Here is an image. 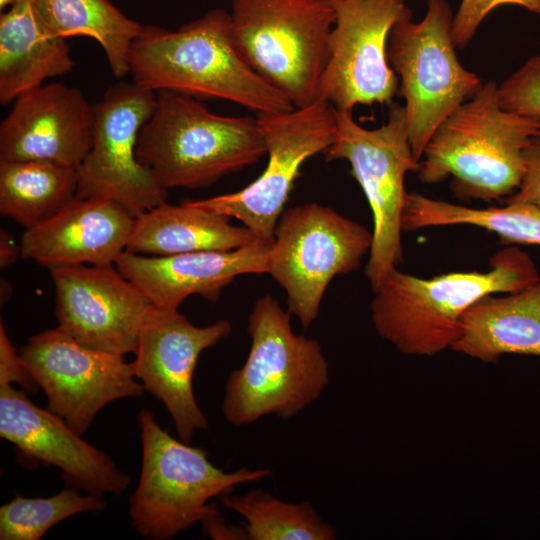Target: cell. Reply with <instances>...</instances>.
I'll return each mask as SVG.
<instances>
[{
    "instance_id": "19",
    "label": "cell",
    "mask_w": 540,
    "mask_h": 540,
    "mask_svg": "<svg viewBox=\"0 0 540 540\" xmlns=\"http://www.w3.org/2000/svg\"><path fill=\"white\" fill-rule=\"evenodd\" d=\"M270 244L258 240L230 251H197L169 256L124 251L115 266L154 307L178 310L192 295L216 302L239 275L267 273Z\"/></svg>"
},
{
    "instance_id": "31",
    "label": "cell",
    "mask_w": 540,
    "mask_h": 540,
    "mask_svg": "<svg viewBox=\"0 0 540 540\" xmlns=\"http://www.w3.org/2000/svg\"><path fill=\"white\" fill-rule=\"evenodd\" d=\"M506 202L528 203L540 208V135L525 149L521 183Z\"/></svg>"
},
{
    "instance_id": "16",
    "label": "cell",
    "mask_w": 540,
    "mask_h": 540,
    "mask_svg": "<svg viewBox=\"0 0 540 540\" xmlns=\"http://www.w3.org/2000/svg\"><path fill=\"white\" fill-rule=\"evenodd\" d=\"M232 331L228 319L196 326L178 310L153 307L141 330L135 360V377L168 410L179 439L190 443L208 421L193 391V375L200 354Z\"/></svg>"
},
{
    "instance_id": "32",
    "label": "cell",
    "mask_w": 540,
    "mask_h": 540,
    "mask_svg": "<svg viewBox=\"0 0 540 540\" xmlns=\"http://www.w3.org/2000/svg\"><path fill=\"white\" fill-rule=\"evenodd\" d=\"M17 382L27 390L36 383L28 372L23 359L10 342L3 323L0 324V385Z\"/></svg>"
},
{
    "instance_id": "9",
    "label": "cell",
    "mask_w": 540,
    "mask_h": 540,
    "mask_svg": "<svg viewBox=\"0 0 540 540\" xmlns=\"http://www.w3.org/2000/svg\"><path fill=\"white\" fill-rule=\"evenodd\" d=\"M387 122L375 129L359 125L352 112L334 109L336 133L323 153L327 161L346 160L351 175L362 188L373 217V239L365 276L375 292L387 275L403 262L402 215L408 172H417L409 141L404 106L388 104Z\"/></svg>"
},
{
    "instance_id": "2",
    "label": "cell",
    "mask_w": 540,
    "mask_h": 540,
    "mask_svg": "<svg viewBox=\"0 0 540 540\" xmlns=\"http://www.w3.org/2000/svg\"><path fill=\"white\" fill-rule=\"evenodd\" d=\"M540 279L530 255L506 245L485 272H451L421 278L393 269L374 292L371 320L400 353L432 356L452 348L466 311L490 294L519 291Z\"/></svg>"
},
{
    "instance_id": "29",
    "label": "cell",
    "mask_w": 540,
    "mask_h": 540,
    "mask_svg": "<svg viewBox=\"0 0 540 540\" xmlns=\"http://www.w3.org/2000/svg\"><path fill=\"white\" fill-rule=\"evenodd\" d=\"M501 107L540 120V54L528 58L498 85Z\"/></svg>"
},
{
    "instance_id": "36",
    "label": "cell",
    "mask_w": 540,
    "mask_h": 540,
    "mask_svg": "<svg viewBox=\"0 0 540 540\" xmlns=\"http://www.w3.org/2000/svg\"><path fill=\"white\" fill-rule=\"evenodd\" d=\"M21 1L24 0H0V9L3 11V9L7 8L8 6L11 7Z\"/></svg>"
},
{
    "instance_id": "34",
    "label": "cell",
    "mask_w": 540,
    "mask_h": 540,
    "mask_svg": "<svg viewBox=\"0 0 540 540\" xmlns=\"http://www.w3.org/2000/svg\"><path fill=\"white\" fill-rule=\"evenodd\" d=\"M21 256L20 244L17 245L7 230H0V268L3 270L12 265Z\"/></svg>"
},
{
    "instance_id": "1",
    "label": "cell",
    "mask_w": 540,
    "mask_h": 540,
    "mask_svg": "<svg viewBox=\"0 0 540 540\" xmlns=\"http://www.w3.org/2000/svg\"><path fill=\"white\" fill-rule=\"evenodd\" d=\"M129 73L156 93L223 99L256 114L295 108L243 60L232 39L231 15L220 8L175 31L143 25L130 49Z\"/></svg>"
},
{
    "instance_id": "30",
    "label": "cell",
    "mask_w": 540,
    "mask_h": 540,
    "mask_svg": "<svg viewBox=\"0 0 540 540\" xmlns=\"http://www.w3.org/2000/svg\"><path fill=\"white\" fill-rule=\"evenodd\" d=\"M515 5L540 15V0H462L453 18L452 35L457 48L469 45L484 18L495 8Z\"/></svg>"
},
{
    "instance_id": "5",
    "label": "cell",
    "mask_w": 540,
    "mask_h": 540,
    "mask_svg": "<svg viewBox=\"0 0 540 540\" xmlns=\"http://www.w3.org/2000/svg\"><path fill=\"white\" fill-rule=\"evenodd\" d=\"M290 315L269 294L254 303L247 359L226 382L222 414L229 424L248 425L268 415L290 419L327 387L329 366L320 343L296 334Z\"/></svg>"
},
{
    "instance_id": "4",
    "label": "cell",
    "mask_w": 540,
    "mask_h": 540,
    "mask_svg": "<svg viewBox=\"0 0 540 540\" xmlns=\"http://www.w3.org/2000/svg\"><path fill=\"white\" fill-rule=\"evenodd\" d=\"M265 154L257 117L218 115L199 99L171 91L157 92L136 147L138 161L167 190L207 187Z\"/></svg>"
},
{
    "instance_id": "13",
    "label": "cell",
    "mask_w": 540,
    "mask_h": 540,
    "mask_svg": "<svg viewBox=\"0 0 540 540\" xmlns=\"http://www.w3.org/2000/svg\"><path fill=\"white\" fill-rule=\"evenodd\" d=\"M335 22L317 100L338 111L390 104L399 80L387 58L391 29L410 9L404 0H330Z\"/></svg>"
},
{
    "instance_id": "35",
    "label": "cell",
    "mask_w": 540,
    "mask_h": 540,
    "mask_svg": "<svg viewBox=\"0 0 540 540\" xmlns=\"http://www.w3.org/2000/svg\"><path fill=\"white\" fill-rule=\"evenodd\" d=\"M12 294L11 283L6 279H1V303H4Z\"/></svg>"
},
{
    "instance_id": "21",
    "label": "cell",
    "mask_w": 540,
    "mask_h": 540,
    "mask_svg": "<svg viewBox=\"0 0 540 540\" xmlns=\"http://www.w3.org/2000/svg\"><path fill=\"white\" fill-rule=\"evenodd\" d=\"M74 65L66 39L41 20L33 0H24L0 16V103L7 105Z\"/></svg>"
},
{
    "instance_id": "18",
    "label": "cell",
    "mask_w": 540,
    "mask_h": 540,
    "mask_svg": "<svg viewBox=\"0 0 540 540\" xmlns=\"http://www.w3.org/2000/svg\"><path fill=\"white\" fill-rule=\"evenodd\" d=\"M93 106L81 90L43 84L19 96L0 125V161L77 168L92 145Z\"/></svg>"
},
{
    "instance_id": "10",
    "label": "cell",
    "mask_w": 540,
    "mask_h": 540,
    "mask_svg": "<svg viewBox=\"0 0 540 540\" xmlns=\"http://www.w3.org/2000/svg\"><path fill=\"white\" fill-rule=\"evenodd\" d=\"M372 239V231L360 223L316 202L283 211L269 247L267 273L285 291L288 312L304 329L318 317L332 279L358 270Z\"/></svg>"
},
{
    "instance_id": "3",
    "label": "cell",
    "mask_w": 540,
    "mask_h": 540,
    "mask_svg": "<svg viewBox=\"0 0 540 540\" xmlns=\"http://www.w3.org/2000/svg\"><path fill=\"white\" fill-rule=\"evenodd\" d=\"M540 135V120L503 109L498 85L483 83L478 91L434 131L418 171L424 184L448 177L460 199L483 201L510 196L524 172V151Z\"/></svg>"
},
{
    "instance_id": "24",
    "label": "cell",
    "mask_w": 540,
    "mask_h": 540,
    "mask_svg": "<svg viewBox=\"0 0 540 540\" xmlns=\"http://www.w3.org/2000/svg\"><path fill=\"white\" fill-rule=\"evenodd\" d=\"M45 26L56 36L89 37L102 47L116 77L129 73V54L143 25L108 0H33Z\"/></svg>"
},
{
    "instance_id": "25",
    "label": "cell",
    "mask_w": 540,
    "mask_h": 540,
    "mask_svg": "<svg viewBox=\"0 0 540 540\" xmlns=\"http://www.w3.org/2000/svg\"><path fill=\"white\" fill-rule=\"evenodd\" d=\"M74 167L44 161H0V213L26 229L56 215L77 196Z\"/></svg>"
},
{
    "instance_id": "22",
    "label": "cell",
    "mask_w": 540,
    "mask_h": 540,
    "mask_svg": "<svg viewBox=\"0 0 540 540\" xmlns=\"http://www.w3.org/2000/svg\"><path fill=\"white\" fill-rule=\"evenodd\" d=\"M451 349L487 363L505 354L540 356V279L478 300L463 316Z\"/></svg>"
},
{
    "instance_id": "20",
    "label": "cell",
    "mask_w": 540,
    "mask_h": 540,
    "mask_svg": "<svg viewBox=\"0 0 540 540\" xmlns=\"http://www.w3.org/2000/svg\"><path fill=\"white\" fill-rule=\"evenodd\" d=\"M134 217L116 201L76 196L52 218L25 230L21 257L49 270L115 264L126 250Z\"/></svg>"
},
{
    "instance_id": "26",
    "label": "cell",
    "mask_w": 540,
    "mask_h": 540,
    "mask_svg": "<svg viewBox=\"0 0 540 540\" xmlns=\"http://www.w3.org/2000/svg\"><path fill=\"white\" fill-rule=\"evenodd\" d=\"M471 225L495 233L505 245L540 246V208L519 202L505 206L472 208L418 193H408L402 230Z\"/></svg>"
},
{
    "instance_id": "12",
    "label": "cell",
    "mask_w": 540,
    "mask_h": 540,
    "mask_svg": "<svg viewBox=\"0 0 540 540\" xmlns=\"http://www.w3.org/2000/svg\"><path fill=\"white\" fill-rule=\"evenodd\" d=\"M156 102V92L119 82L93 106L92 145L76 168L78 197L116 201L133 216L166 202L167 189L136 156L140 130Z\"/></svg>"
},
{
    "instance_id": "15",
    "label": "cell",
    "mask_w": 540,
    "mask_h": 540,
    "mask_svg": "<svg viewBox=\"0 0 540 540\" xmlns=\"http://www.w3.org/2000/svg\"><path fill=\"white\" fill-rule=\"evenodd\" d=\"M50 272L59 328L94 350L123 356L135 353L154 306L115 264L75 265Z\"/></svg>"
},
{
    "instance_id": "11",
    "label": "cell",
    "mask_w": 540,
    "mask_h": 540,
    "mask_svg": "<svg viewBox=\"0 0 540 540\" xmlns=\"http://www.w3.org/2000/svg\"><path fill=\"white\" fill-rule=\"evenodd\" d=\"M268 162L262 173L236 192L202 200L197 207L241 221L259 240L272 243L275 227L303 164L324 153L336 133L334 108L314 103L286 112L259 113Z\"/></svg>"
},
{
    "instance_id": "7",
    "label": "cell",
    "mask_w": 540,
    "mask_h": 540,
    "mask_svg": "<svg viewBox=\"0 0 540 540\" xmlns=\"http://www.w3.org/2000/svg\"><path fill=\"white\" fill-rule=\"evenodd\" d=\"M231 35L247 65L295 108L317 101L335 22L330 0H233Z\"/></svg>"
},
{
    "instance_id": "14",
    "label": "cell",
    "mask_w": 540,
    "mask_h": 540,
    "mask_svg": "<svg viewBox=\"0 0 540 540\" xmlns=\"http://www.w3.org/2000/svg\"><path fill=\"white\" fill-rule=\"evenodd\" d=\"M19 353L48 409L79 435L105 405L145 390L123 355L83 346L59 327L33 335Z\"/></svg>"
},
{
    "instance_id": "6",
    "label": "cell",
    "mask_w": 540,
    "mask_h": 540,
    "mask_svg": "<svg viewBox=\"0 0 540 540\" xmlns=\"http://www.w3.org/2000/svg\"><path fill=\"white\" fill-rule=\"evenodd\" d=\"M142 464L138 485L129 500L136 532L151 540H167L220 513L209 501L230 494L239 484L262 480L270 469L241 467L225 472L205 449L177 440L157 423L154 414L138 415Z\"/></svg>"
},
{
    "instance_id": "23",
    "label": "cell",
    "mask_w": 540,
    "mask_h": 540,
    "mask_svg": "<svg viewBox=\"0 0 540 540\" xmlns=\"http://www.w3.org/2000/svg\"><path fill=\"white\" fill-rule=\"evenodd\" d=\"M259 239L230 217L184 201L164 202L134 217L126 250L147 256H169L197 251H230Z\"/></svg>"
},
{
    "instance_id": "27",
    "label": "cell",
    "mask_w": 540,
    "mask_h": 540,
    "mask_svg": "<svg viewBox=\"0 0 540 540\" xmlns=\"http://www.w3.org/2000/svg\"><path fill=\"white\" fill-rule=\"evenodd\" d=\"M222 505L245 522L247 540H334V528L308 502L290 503L269 492L253 489L221 497Z\"/></svg>"
},
{
    "instance_id": "8",
    "label": "cell",
    "mask_w": 540,
    "mask_h": 540,
    "mask_svg": "<svg viewBox=\"0 0 540 540\" xmlns=\"http://www.w3.org/2000/svg\"><path fill=\"white\" fill-rule=\"evenodd\" d=\"M453 18L446 0H427L421 21L413 22L409 10L388 38V62L399 80L397 95L404 99L407 133L419 161L437 127L483 84L457 57Z\"/></svg>"
},
{
    "instance_id": "33",
    "label": "cell",
    "mask_w": 540,
    "mask_h": 540,
    "mask_svg": "<svg viewBox=\"0 0 540 540\" xmlns=\"http://www.w3.org/2000/svg\"><path fill=\"white\" fill-rule=\"evenodd\" d=\"M200 524L205 537L220 540H247L243 526L238 527L227 523L221 512L208 517Z\"/></svg>"
},
{
    "instance_id": "28",
    "label": "cell",
    "mask_w": 540,
    "mask_h": 540,
    "mask_svg": "<svg viewBox=\"0 0 540 540\" xmlns=\"http://www.w3.org/2000/svg\"><path fill=\"white\" fill-rule=\"evenodd\" d=\"M102 497L65 488L47 498L16 496L0 508L1 540H39L57 523L79 513L101 511Z\"/></svg>"
},
{
    "instance_id": "17",
    "label": "cell",
    "mask_w": 540,
    "mask_h": 540,
    "mask_svg": "<svg viewBox=\"0 0 540 540\" xmlns=\"http://www.w3.org/2000/svg\"><path fill=\"white\" fill-rule=\"evenodd\" d=\"M0 436L16 446L22 459L59 468L71 487L88 494L120 496L130 484L109 455L11 384L0 385Z\"/></svg>"
}]
</instances>
